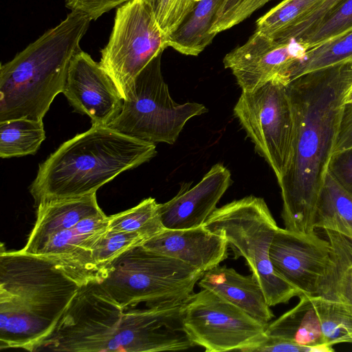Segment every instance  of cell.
I'll list each match as a JSON object with an SVG mask.
<instances>
[{"mask_svg":"<svg viewBox=\"0 0 352 352\" xmlns=\"http://www.w3.org/2000/svg\"><path fill=\"white\" fill-rule=\"evenodd\" d=\"M351 83L352 62H349L305 74L287 85L294 136L289 164L278 180L287 230L315 231L317 204Z\"/></svg>","mask_w":352,"mask_h":352,"instance_id":"obj_1","label":"cell"},{"mask_svg":"<svg viewBox=\"0 0 352 352\" xmlns=\"http://www.w3.org/2000/svg\"><path fill=\"white\" fill-rule=\"evenodd\" d=\"M1 249L0 348L32 351L80 287L45 257Z\"/></svg>","mask_w":352,"mask_h":352,"instance_id":"obj_2","label":"cell"},{"mask_svg":"<svg viewBox=\"0 0 352 352\" xmlns=\"http://www.w3.org/2000/svg\"><path fill=\"white\" fill-rule=\"evenodd\" d=\"M155 143L92 125L63 143L38 166L30 187L35 206L96 193L122 172L149 161Z\"/></svg>","mask_w":352,"mask_h":352,"instance_id":"obj_3","label":"cell"},{"mask_svg":"<svg viewBox=\"0 0 352 352\" xmlns=\"http://www.w3.org/2000/svg\"><path fill=\"white\" fill-rule=\"evenodd\" d=\"M90 18L72 11L56 27L0 67V122L43 120L55 97L63 93L70 63L80 50Z\"/></svg>","mask_w":352,"mask_h":352,"instance_id":"obj_4","label":"cell"},{"mask_svg":"<svg viewBox=\"0 0 352 352\" xmlns=\"http://www.w3.org/2000/svg\"><path fill=\"white\" fill-rule=\"evenodd\" d=\"M204 272L177 258L133 246L98 271V281L122 308L184 303Z\"/></svg>","mask_w":352,"mask_h":352,"instance_id":"obj_5","label":"cell"},{"mask_svg":"<svg viewBox=\"0 0 352 352\" xmlns=\"http://www.w3.org/2000/svg\"><path fill=\"white\" fill-rule=\"evenodd\" d=\"M203 225L226 238L235 259L245 258L270 307L302 295L274 269L270 251L279 227L263 198L248 196L232 201L216 208Z\"/></svg>","mask_w":352,"mask_h":352,"instance_id":"obj_6","label":"cell"},{"mask_svg":"<svg viewBox=\"0 0 352 352\" xmlns=\"http://www.w3.org/2000/svg\"><path fill=\"white\" fill-rule=\"evenodd\" d=\"M162 55L135 76L120 113L108 126L141 140L173 144L186 123L208 109L198 102L178 104L173 100L162 76Z\"/></svg>","mask_w":352,"mask_h":352,"instance_id":"obj_7","label":"cell"},{"mask_svg":"<svg viewBox=\"0 0 352 352\" xmlns=\"http://www.w3.org/2000/svg\"><path fill=\"white\" fill-rule=\"evenodd\" d=\"M167 47L168 38L158 25L153 0H130L117 8L99 63L124 100L135 76Z\"/></svg>","mask_w":352,"mask_h":352,"instance_id":"obj_8","label":"cell"},{"mask_svg":"<svg viewBox=\"0 0 352 352\" xmlns=\"http://www.w3.org/2000/svg\"><path fill=\"white\" fill-rule=\"evenodd\" d=\"M234 115L278 180L289 164L294 136V118L287 85L270 82L242 91Z\"/></svg>","mask_w":352,"mask_h":352,"instance_id":"obj_9","label":"cell"},{"mask_svg":"<svg viewBox=\"0 0 352 352\" xmlns=\"http://www.w3.org/2000/svg\"><path fill=\"white\" fill-rule=\"evenodd\" d=\"M182 325L206 352L248 351L265 336L266 326L214 292L202 288L184 303Z\"/></svg>","mask_w":352,"mask_h":352,"instance_id":"obj_10","label":"cell"},{"mask_svg":"<svg viewBox=\"0 0 352 352\" xmlns=\"http://www.w3.org/2000/svg\"><path fill=\"white\" fill-rule=\"evenodd\" d=\"M308 50L303 42H279L255 30L244 44L228 53L223 63L242 91H250L270 82L287 85L291 67Z\"/></svg>","mask_w":352,"mask_h":352,"instance_id":"obj_11","label":"cell"},{"mask_svg":"<svg viewBox=\"0 0 352 352\" xmlns=\"http://www.w3.org/2000/svg\"><path fill=\"white\" fill-rule=\"evenodd\" d=\"M276 272L302 294L316 296L331 265L329 240L314 232L297 234L278 228L270 251Z\"/></svg>","mask_w":352,"mask_h":352,"instance_id":"obj_12","label":"cell"},{"mask_svg":"<svg viewBox=\"0 0 352 352\" xmlns=\"http://www.w3.org/2000/svg\"><path fill=\"white\" fill-rule=\"evenodd\" d=\"M63 93L74 111L88 116L92 125L108 126L122 109L124 100L113 80L82 50L72 60Z\"/></svg>","mask_w":352,"mask_h":352,"instance_id":"obj_13","label":"cell"},{"mask_svg":"<svg viewBox=\"0 0 352 352\" xmlns=\"http://www.w3.org/2000/svg\"><path fill=\"white\" fill-rule=\"evenodd\" d=\"M108 228L109 217L104 213L87 217L53 234L35 255L52 261L79 287L98 280L93 250Z\"/></svg>","mask_w":352,"mask_h":352,"instance_id":"obj_14","label":"cell"},{"mask_svg":"<svg viewBox=\"0 0 352 352\" xmlns=\"http://www.w3.org/2000/svg\"><path fill=\"white\" fill-rule=\"evenodd\" d=\"M231 182L230 170L219 163L193 187L191 184H184L173 198L159 204V214L164 229L184 230L203 225L217 208Z\"/></svg>","mask_w":352,"mask_h":352,"instance_id":"obj_15","label":"cell"},{"mask_svg":"<svg viewBox=\"0 0 352 352\" xmlns=\"http://www.w3.org/2000/svg\"><path fill=\"white\" fill-rule=\"evenodd\" d=\"M142 245L204 272L228 257V243L226 238L204 225L184 230L164 229Z\"/></svg>","mask_w":352,"mask_h":352,"instance_id":"obj_16","label":"cell"},{"mask_svg":"<svg viewBox=\"0 0 352 352\" xmlns=\"http://www.w3.org/2000/svg\"><path fill=\"white\" fill-rule=\"evenodd\" d=\"M36 207V221L22 249L31 254H36L53 234L75 226L84 219L104 214L96 193L43 201Z\"/></svg>","mask_w":352,"mask_h":352,"instance_id":"obj_17","label":"cell"},{"mask_svg":"<svg viewBox=\"0 0 352 352\" xmlns=\"http://www.w3.org/2000/svg\"><path fill=\"white\" fill-rule=\"evenodd\" d=\"M198 285L221 296L266 327L274 317L252 275L243 276L233 268L217 265L204 273Z\"/></svg>","mask_w":352,"mask_h":352,"instance_id":"obj_18","label":"cell"},{"mask_svg":"<svg viewBox=\"0 0 352 352\" xmlns=\"http://www.w3.org/2000/svg\"><path fill=\"white\" fill-rule=\"evenodd\" d=\"M299 298L294 307L267 325L265 334L314 347L317 352L333 351L324 342L313 296L302 294Z\"/></svg>","mask_w":352,"mask_h":352,"instance_id":"obj_19","label":"cell"},{"mask_svg":"<svg viewBox=\"0 0 352 352\" xmlns=\"http://www.w3.org/2000/svg\"><path fill=\"white\" fill-rule=\"evenodd\" d=\"M331 247V265L316 296L337 301L352 313V241L324 230Z\"/></svg>","mask_w":352,"mask_h":352,"instance_id":"obj_20","label":"cell"},{"mask_svg":"<svg viewBox=\"0 0 352 352\" xmlns=\"http://www.w3.org/2000/svg\"><path fill=\"white\" fill-rule=\"evenodd\" d=\"M222 0H200L179 28L168 36V47L187 56H198L216 34L210 33Z\"/></svg>","mask_w":352,"mask_h":352,"instance_id":"obj_21","label":"cell"},{"mask_svg":"<svg viewBox=\"0 0 352 352\" xmlns=\"http://www.w3.org/2000/svg\"><path fill=\"white\" fill-rule=\"evenodd\" d=\"M314 227L338 232L352 241V196L328 172L318 201Z\"/></svg>","mask_w":352,"mask_h":352,"instance_id":"obj_22","label":"cell"},{"mask_svg":"<svg viewBox=\"0 0 352 352\" xmlns=\"http://www.w3.org/2000/svg\"><path fill=\"white\" fill-rule=\"evenodd\" d=\"M352 62V30L309 49L291 67L289 82L305 74Z\"/></svg>","mask_w":352,"mask_h":352,"instance_id":"obj_23","label":"cell"},{"mask_svg":"<svg viewBox=\"0 0 352 352\" xmlns=\"http://www.w3.org/2000/svg\"><path fill=\"white\" fill-rule=\"evenodd\" d=\"M45 139L43 120L19 118L0 122V157L34 155Z\"/></svg>","mask_w":352,"mask_h":352,"instance_id":"obj_24","label":"cell"},{"mask_svg":"<svg viewBox=\"0 0 352 352\" xmlns=\"http://www.w3.org/2000/svg\"><path fill=\"white\" fill-rule=\"evenodd\" d=\"M110 231L138 232L147 239L164 230L154 198L142 200L135 207L109 217Z\"/></svg>","mask_w":352,"mask_h":352,"instance_id":"obj_25","label":"cell"},{"mask_svg":"<svg viewBox=\"0 0 352 352\" xmlns=\"http://www.w3.org/2000/svg\"><path fill=\"white\" fill-rule=\"evenodd\" d=\"M312 296L325 344H352V313L340 302Z\"/></svg>","mask_w":352,"mask_h":352,"instance_id":"obj_26","label":"cell"},{"mask_svg":"<svg viewBox=\"0 0 352 352\" xmlns=\"http://www.w3.org/2000/svg\"><path fill=\"white\" fill-rule=\"evenodd\" d=\"M324 0H283L256 23V31L272 38L302 20Z\"/></svg>","mask_w":352,"mask_h":352,"instance_id":"obj_27","label":"cell"},{"mask_svg":"<svg viewBox=\"0 0 352 352\" xmlns=\"http://www.w3.org/2000/svg\"><path fill=\"white\" fill-rule=\"evenodd\" d=\"M352 30V0H344L326 17L296 41L309 49Z\"/></svg>","mask_w":352,"mask_h":352,"instance_id":"obj_28","label":"cell"},{"mask_svg":"<svg viewBox=\"0 0 352 352\" xmlns=\"http://www.w3.org/2000/svg\"><path fill=\"white\" fill-rule=\"evenodd\" d=\"M148 239L138 232L108 231L93 250V258L99 270L127 249L143 244Z\"/></svg>","mask_w":352,"mask_h":352,"instance_id":"obj_29","label":"cell"},{"mask_svg":"<svg viewBox=\"0 0 352 352\" xmlns=\"http://www.w3.org/2000/svg\"><path fill=\"white\" fill-rule=\"evenodd\" d=\"M158 25L168 38L194 9L195 0H153Z\"/></svg>","mask_w":352,"mask_h":352,"instance_id":"obj_30","label":"cell"},{"mask_svg":"<svg viewBox=\"0 0 352 352\" xmlns=\"http://www.w3.org/2000/svg\"><path fill=\"white\" fill-rule=\"evenodd\" d=\"M344 0H324L302 20L278 34L274 39L285 42L297 40L330 14Z\"/></svg>","mask_w":352,"mask_h":352,"instance_id":"obj_31","label":"cell"},{"mask_svg":"<svg viewBox=\"0 0 352 352\" xmlns=\"http://www.w3.org/2000/svg\"><path fill=\"white\" fill-rule=\"evenodd\" d=\"M327 172L352 196V146L332 154Z\"/></svg>","mask_w":352,"mask_h":352,"instance_id":"obj_32","label":"cell"},{"mask_svg":"<svg viewBox=\"0 0 352 352\" xmlns=\"http://www.w3.org/2000/svg\"><path fill=\"white\" fill-rule=\"evenodd\" d=\"M129 1L130 0H65V6L72 11L86 14L91 21H94L103 14Z\"/></svg>","mask_w":352,"mask_h":352,"instance_id":"obj_33","label":"cell"},{"mask_svg":"<svg viewBox=\"0 0 352 352\" xmlns=\"http://www.w3.org/2000/svg\"><path fill=\"white\" fill-rule=\"evenodd\" d=\"M317 352L314 347L300 345L289 340L267 336L255 346L250 348L247 352Z\"/></svg>","mask_w":352,"mask_h":352,"instance_id":"obj_34","label":"cell"},{"mask_svg":"<svg viewBox=\"0 0 352 352\" xmlns=\"http://www.w3.org/2000/svg\"><path fill=\"white\" fill-rule=\"evenodd\" d=\"M270 1L243 0L223 24L221 30H226L241 23Z\"/></svg>","mask_w":352,"mask_h":352,"instance_id":"obj_35","label":"cell"},{"mask_svg":"<svg viewBox=\"0 0 352 352\" xmlns=\"http://www.w3.org/2000/svg\"><path fill=\"white\" fill-rule=\"evenodd\" d=\"M352 146V104H344L334 152Z\"/></svg>","mask_w":352,"mask_h":352,"instance_id":"obj_36","label":"cell"},{"mask_svg":"<svg viewBox=\"0 0 352 352\" xmlns=\"http://www.w3.org/2000/svg\"><path fill=\"white\" fill-rule=\"evenodd\" d=\"M345 104H352V89L349 91L346 96Z\"/></svg>","mask_w":352,"mask_h":352,"instance_id":"obj_37","label":"cell"},{"mask_svg":"<svg viewBox=\"0 0 352 352\" xmlns=\"http://www.w3.org/2000/svg\"><path fill=\"white\" fill-rule=\"evenodd\" d=\"M195 1L196 2H198V1H199L200 0H195Z\"/></svg>","mask_w":352,"mask_h":352,"instance_id":"obj_38","label":"cell"},{"mask_svg":"<svg viewBox=\"0 0 352 352\" xmlns=\"http://www.w3.org/2000/svg\"><path fill=\"white\" fill-rule=\"evenodd\" d=\"M352 89V83H351V88H350V89Z\"/></svg>","mask_w":352,"mask_h":352,"instance_id":"obj_39","label":"cell"}]
</instances>
